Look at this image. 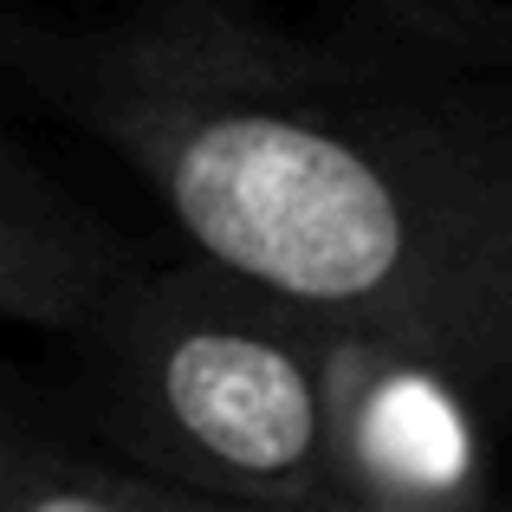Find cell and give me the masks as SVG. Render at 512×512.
Returning <instances> with one entry per match:
<instances>
[{"label": "cell", "mask_w": 512, "mask_h": 512, "mask_svg": "<svg viewBox=\"0 0 512 512\" xmlns=\"http://www.w3.org/2000/svg\"><path fill=\"white\" fill-rule=\"evenodd\" d=\"M0 65L98 137L182 247L467 389L512 363V91L422 78L240 0L0 20Z\"/></svg>", "instance_id": "6da1fadb"}, {"label": "cell", "mask_w": 512, "mask_h": 512, "mask_svg": "<svg viewBox=\"0 0 512 512\" xmlns=\"http://www.w3.org/2000/svg\"><path fill=\"white\" fill-rule=\"evenodd\" d=\"M338 325L188 260L124 279L78 331L85 402L111 454L208 506H318L325 363Z\"/></svg>", "instance_id": "7a4b0ae2"}, {"label": "cell", "mask_w": 512, "mask_h": 512, "mask_svg": "<svg viewBox=\"0 0 512 512\" xmlns=\"http://www.w3.org/2000/svg\"><path fill=\"white\" fill-rule=\"evenodd\" d=\"M331 512H487L474 396L435 357L338 331L325 363Z\"/></svg>", "instance_id": "3957f363"}, {"label": "cell", "mask_w": 512, "mask_h": 512, "mask_svg": "<svg viewBox=\"0 0 512 512\" xmlns=\"http://www.w3.org/2000/svg\"><path fill=\"white\" fill-rule=\"evenodd\" d=\"M137 273V253L0 143V318L78 338Z\"/></svg>", "instance_id": "277c9868"}, {"label": "cell", "mask_w": 512, "mask_h": 512, "mask_svg": "<svg viewBox=\"0 0 512 512\" xmlns=\"http://www.w3.org/2000/svg\"><path fill=\"white\" fill-rule=\"evenodd\" d=\"M331 33L422 78H506L512 65L500 0H344Z\"/></svg>", "instance_id": "5b68a950"}, {"label": "cell", "mask_w": 512, "mask_h": 512, "mask_svg": "<svg viewBox=\"0 0 512 512\" xmlns=\"http://www.w3.org/2000/svg\"><path fill=\"white\" fill-rule=\"evenodd\" d=\"M0 512H214L195 493L98 461L0 409Z\"/></svg>", "instance_id": "8992f818"}, {"label": "cell", "mask_w": 512, "mask_h": 512, "mask_svg": "<svg viewBox=\"0 0 512 512\" xmlns=\"http://www.w3.org/2000/svg\"><path fill=\"white\" fill-rule=\"evenodd\" d=\"M214 512H318V506H214Z\"/></svg>", "instance_id": "52a82bcc"}]
</instances>
